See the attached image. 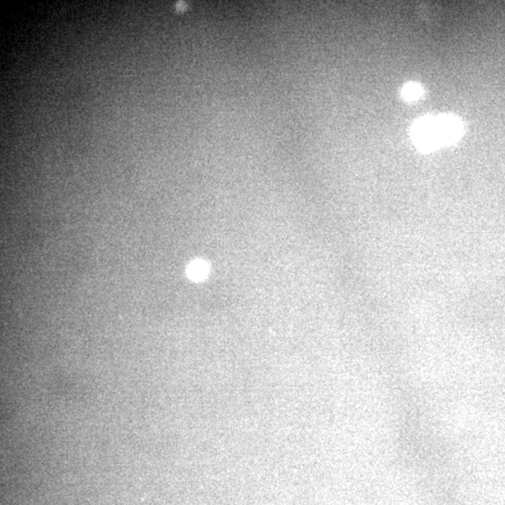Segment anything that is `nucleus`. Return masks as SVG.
Wrapping results in <instances>:
<instances>
[{"mask_svg":"<svg viewBox=\"0 0 505 505\" xmlns=\"http://www.w3.org/2000/svg\"><path fill=\"white\" fill-rule=\"evenodd\" d=\"M462 131V126L455 118H429L419 122L413 131V138L418 146L433 149L454 141Z\"/></svg>","mask_w":505,"mask_h":505,"instance_id":"obj_1","label":"nucleus"},{"mask_svg":"<svg viewBox=\"0 0 505 505\" xmlns=\"http://www.w3.org/2000/svg\"><path fill=\"white\" fill-rule=\"evenodd\" d=\"M209 273V265L202 259H197L188 265L187 273L191 280L202 281Z\"/></svg>","mask_w":505,"mask_h":505,"instance_id":"obj_2","label":"nucleus"},{"mask_svg":"<svg viewBox=\"0 0 505 505\" xmlns=\"http://www.w3.org/2000/svg\"><path fill=\"white\" fill-rule=\"evenodd\" d=\"M422 93L421 88L418 85L410 84L404 88L403 94L406 99L416 100L418 99Z\"/></svg>","mask_w":505,"mask_h":505,"instance_id":"obj_3","label":"nucleus"}]
</instances>
